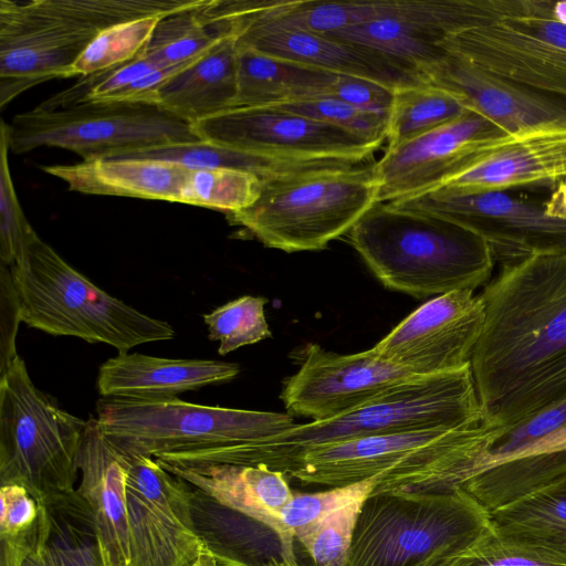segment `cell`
Returning <instances> with one entry per match:
<instances>
[{
    "label": "cell",
    "instance_id": "6da1fadb",
    "mask_svg": "<svg viewBox=\"0 0 566 566\" xmlns=\"http://www.w3.org/2000/svg\"><path fill=\"white\" fill-rule=\"evenodd\" d=\"M480 295L470 367L483 421L509 429L566 399V252L501 266Z\"/></svg>",
    "mask_w": 566,
    "mask_h": 566
},
{
    "label": "cell",
    "instance_id": "7a4b0ae2",
    "mask_svg": "<svg viewBox=\"0 0 566 566\" xmlns=\"http://www.w3.org/2000/svg\"><path fill=\"white\" fill-rule=\"evenodd\" d=\"M492 430L483 421L471 428L395 432L319 446L295 458L283 473L329 488L373 479V493L450 490L483 467Z\"/></svg>",
    "mask_w": 566,
    "mask_h": 566
},
{
    "label": "cell",
    "instance_id": "3957f363",
    "mask_svg": "<svg viewBox=\"0 0 566 566\" xmlns=\"http://www.w3.org/2000/svg\"><path fill=\"white\" fill-rule=\"evenodd\" d=\"M378 281L415 297L474 291L491 280L494 260L471 231L439 217L373 206L347 233Z\"/></svg>",
    "mask_w": 566,
    "mask_h": 566
},
{
    "label": "cell",
    "instance_id": "277c9868",
    "mask_svg": "<svg viewBox=\"0 0 566 566\" xmlns=\"http://www.w3.org/2000/svg\"><path fill=\"white\" fill-rule=\"evenodd\" d=\"M483 422L471 367L412 376L337 417L293 426L265 440L238 447L230 464H264L283 472L315 447L395 432L463 429Z\"/></svg>",
    "mask_w": 566,
    "mask_h": 566
},
{
    "label": "cell",
    "instance_id": "5b68a950",
    "mask_svg": "<svg viewBox=\"0 0 566 566\" xmlns=\"http://www.w3.org/2000/svg\"><path fill=\"white\" fill-rule=\"evenodd\" d=\"M202 3L203 0H1V107L39 83L71 77L75 61L104 30Z\"/></svg>",
    "mask_w": 566,
    "mask_h": 566
},
{
    "label": "cell",
    "instance_id": "8992f818",
    "mask_svg": "<svg viewBox=\"0 0 566 566\" xmlns=\"http://www.w3.org/2000/svg\"><path fill=\"white\" fill-rule=\"evenodd\" d=\"M95 418L117 448L167 464H220L234 448L295 426L287 412L206 406L179 398H101Z\"/></svg>",
    "mask_w": 566,
    "mask_h": 566
},
{
    "label": "cell",
    "instance_id": "52a82bcc",
    "mask_svg": "<svg viewBox=\"0 0 566 566\" xmlns=\"http://www.w3.org/2000/svg\"><path fill=\"white\" fill-rule=\"evenodd\" d=\"M493 533L491 512L461 486L373 493L361 504L348 566H446Z\"/></svg>",
    "mask_w": 566,
    "mask_h": 566
},
{
    "label": "cell",
    "instance_id": "ba28073f",
    "mask_svg": "<svg viewBox=\"0 0 566 566\" xmlns=\"http://www.w3.org/2000/svg\"><path fill=\"white\" fill-rule=\"evenodd\" d=\"M21 321L54 336L104 343L118 353L175 337L172 326L109 295L35 233L11 266Z\"/></svg>",
    "mask_w": 566,
    "mask_h": 566
},
{
    "label": "cell",
    "instance_id": "9c48e42d",
    "mask_svg": "<svg viewBox=\"0 0 566 566\" xmlns=\"http://www.w3.org/2000/svg\"><path fill=\"white\" fill-rule=\"evenodd\" d=\"M377 195L373 165L315 168L263 179L256 200L228 219L268 248L319 251L347 234Z\"/></svg>",
    "mask_w": 566,
    "mask_h": 566
},
{
    "label": "cell",
    "instance_id": "30bf717a",
    "mask_svg": "<svg viewBox=\"0 0 566 566\" xmlns=\"http://www.w3.org/2000/svg\"><path fill=\"white\" fill-rule=\"evenodd\" d=\"M86 423L41 391L18 355L0 373V485L20 484L40 503L75 492Z\"/></svg>",
    "mask_w": 566,
    "mask_h": 566
},
{
    "label": "cell",
    "instance_id": "8fae6325",
    "mask_svg": "<svg viewBox=\"0 0 566 566\" xmlns=\"http://www.w3.org/2000/svg\"><path fill=\"white\" fill-rule=\"evenodd\" d=\"M1 124L14 154L59 147L84 161L200 139L192 125L145 102L90 101L56 109L35 106Z\"/></svg>",
    "mask_w": 566,
    "mask_h": 566
},
{
    "label": "cell",
    "instance_id": "7c38bea8",
    "mask_svg": "<svg viewBox=\"0 0 566 566\" xmlns=\"http://www.w3.org/2000/svg\"><path fill=\"white\" fill-rule=\"evenodd\" d=\"M117 449L127 472L128 566H190L210 551L195 520L193 488L156 459Z\"/></svg>",
    "mask_w": 566,
    "mask_h": 566
},
{
    "label": "cell",
    "instance_id": "4fadbf2b",
    "mask_svg": "<svg viewBox=\"0 0 566 566\" xmlns=\"http://www.w3.org/2000/svg\"><path fill=\"white\" fill-rule=\"evenodd\" d=\"M429 213L480 237L501 266L566 252V220L549 217L544 201L509 191L459 193L442 188L387 202Z\"/></svg>",
    "mask_w": 566,
    "mask_h": 566
},
{
    "label": "cell",
    "instance_id": "5bb4252c",
    "mask_svg": "<svg viewBox=\"0 0 566 566\" xmlns=\"http://www.w3.org/2000/svg\"><path fill=\"white\" fill-rule=\"evenodd\" d=\"M439 45L495 76L566 97V23L502 17L453 32Z\"/></svg>",
    "mask_w": 566,
    "mask_h": 566
},
{
    "label": "cell",
    "instance_id": "9a60e30c",
    "mask_svg": "<svg viewBox=\"0 0 566 566\" xmlns=\"http://www.w3.org/2000/svg\"><path fill=\"white\" fill-rule=\"evenodd\" d=\"M192 127L202 140L296 161L357 165L381 146L344 128L270 106L233 107Z\"/></svg>",
    "mask_w": 566,
    "mask_h": 566
},
{
    "label": "cell",
    "instance_id": "2e32d148",
    "mask_svg": "<svg viewBox=\"0 0 566 566\" xmlns=\"http://www.w3.org/2000/svg\"><path fill=\"white\" fill-rule=\"evenodd\" d=\"M484 317L480 294L453 291L420 305L371 349L413 375L461 369L470 365Z\"/></svg>",
    "mask_w": 566,
    "mask_h": 566
},
{
    "label": "cell",
    "instance_id": "e0dca14e",
    "mask_svg": "<svg viewBox=\"0 0 566 566\" xmlns=\"http://www.w3.org/2000/svg\"><path fill=\"white\" fill-rule=\"evenodd\" d=\"M222 20L231 23L239 46L265 55L370 80L394 91L427 83L422 74L377 50L258 19L247 12L244 0L224 1Z\"/></svg>",
    "mask_w": 566,
    "mask_h": 566
},
{
    "label": "cell",
    "instance_id": "ac0fdd59",
    "mask_svg": "<svg viewBox=\"0 0 566 566\" xmlns=\"http://www.w3.org/2000/svg\"><path fill=\"white\" fill-rule=\"evenodd\" d=\"M297 358L300 367L283 381L280 399L287 413L312 421L343 415L416 376L380 358L371 348L336 354L308 344Z\"/></svg>",
    "mask_w": 566,
    "mask_h": 566
},
{
    "label": "cell",
    "instance_id": "d6986e66",
    "mask_svg": "<svg viewBox=\"0 0 566 566\" xmlns=\"http://www.w3.org/2000/svg\"><path fill=\"white\" fill-rule=\"evenodd\" d=\"M469 109L457 119L397 147L373 165L378 202L411 198L441 187L484 147L509 137Z\"/></svg>",
    "mask_w": 566,
    "mask_h": 566
},
{
    "label": "cell",
    "instance_id": "ffe728a7",
    "mask_svg": "<svg viewBox=\"0 0 566 566\" xmlns=\"http://www.w3.org/2000/svg\"><path fill=\"white\" fill-rule=\"evenodd\" d=\"M422 74L428 83L453 93L510 136L566 127L565 96L495 76L450 54Z\"/></svg>",
    "mask_w": 566,
    "mask_h": 566
},
{
    "label": "cell",
    "instance_id": "44dd1931",
    "mask_svg": "<svg viewBox=\"0 0 566 566\" xmlns=\"http://www.w3.org/2000/svg\"><path fill=\"white\" fill-rule=\"evenodd\" d=\"M565 180L566 127H558L509 136L484 147L439 188L478 193L524 187L554 188Z\"/></svg>",
    "mask_w": 566,
    "mask_h": 566
},
{
    "label": "cell",
    "instance_id": "7402d4cb",
    "mask_svg": "<svg viewBox=\"0 0 566 566\" xmlns=\"http://www.w3.org/2000/svg\"><path fill=\"white\" fill-rule=\"evenodd\" d=\"M159 463L214 504L272 530L296 557L295 538L280 518L281 510L294 495L283 472L264 464Z\"/></svg>",
    "mask_w": 566,
    "mask_h": 566
},
{
    "label": "cell",
    "instance_id": "603a6c76",
    "mask_svg": "<svg viewBox=\"0 0 566 566\" xmlns=\"http://www.w3.org/2000/svg\"><path fill=\"white\" fill-rule=\"evenodd\" d=\"M77 467L76 491L91 511L104 566H128L126 464L95 417L87 420Z\"/></svg>",
    "mask_w": 566,
    "mask_h": 566
},
{
    "label": "cell",
    "instance_id": "cb8c5ba5",
    "mask_svg": "<svg viewBox=\"0 0 566 566\" xmlns=\"http://www.w3.org/2000/svg\"><path fill=\"white\" fill-rule=\"evenodd\" d=\"M239 373L238 364L221 360L118 353L99 367L97 389L102 398L169 399L188 390L231 381Z\"/></svg>",
    "mask_w": 566,
    "mask_h": 566
},
{
    "label": "cell",
    "instance_id": "d4e9b609",
    "mask_svg": "<svg viewBox=\"0 0 566 566\" xmlns=\"http://www.w3.org/2000/svg\"><path fill=\"white\" fill-rule=\"evenodd\" d=\"M41 168L72 191L179 203L190 172L178 164L149 159H96Z\"/></svg>",
    "mask_w": 566,
    "mask_h": 566
},
{
    "label": "cell",
    "instance_id": "484cf974",
    "mask_svg": "<svg viewBox=\"0 0 566 566\" xmlns=\"http://www.w3.org/2000/svg\"><path fill=\"white\" fill-rule=\"evenodd\" d=\"M238 91V48L234 34L169 78L155 103L193 125L233 107Z\"/></svg>",
    "mask_w": 566,
    "mask_h": 566
},
{
    "label": "cell",
    "instance_id": "4316f807",
    "mask_svg": "<svg viewBox=\"0 0 566 566\" xmlns=\"http://www.w3.org/2000/svg\"><path fill=\"white\" fill-rule=\"evenodd\" d=\"M428 10L429 0H401L400 8L394 15L327 35L377 50L422 74L447 55L439 45L443 34L428 21Z\"/></svg>",
    "mask_w": 566,
    "mask_h": 566
},
{
    "label": "cell",
    "instance_id": "83f0119b",
    "mask_svg": "<svg viewBox=\"0 0 566 566\" xmlns=\"http://www.w3.org/2000/svg\"><path fill=\"white\" fill-rule=\"evenodd\" d=\"M237 48L238 91L233 107L328 97L338 77V74L265 55L238 44Z\"/></svg>",
    "mask_w": 566,
    "mask_h": 566
},
{
    "label": "cell",
    "instance_id": "f1b7e54d",
    "mask_svg": "<svg viewBox=\"0 0 566 566\" xmlns=\"http://www.w3.org/2000/svg\"><path fill=\"white\" fill-rule=\"evenodd\" d=\"M504 542L566 563V480L491 512Z\"/></svg>",
    "mask_w": 566,
    "mask_h": 566
},
{
    "label": "cell",
    "instance_id": "f546056e",
    "mask_svg": "<svg viewBox=\"0 0 566 566\" xmlns=\"http://www.w3.org/2000/svg\"><path fill=\"white\" fill-rule=\"evenodd\" d=\"M566 480V449H535L491 463L461 488L489 512Z\"/></svg>",
    "mask_w": 566,
    "mask_h": 566
},
{
    "label": "cell",
    "instance_id": "4dcf8cb0",
    "mask_svg": "<svg viewBox=\"0 0 566 566\" xmlns=\"http://www.w3.org/2000/svg\"><path fill=\"white\" fill-rule=\"evenodd\" d=\"M104 159H149L178 164L191 170L234 169L268 179L315 168L347 165L339 161H296L260 156L207 140L161 145Z\"/></svg>",
    "mask_w": 566,
    "mask_h": 566
},
{
    "label": "cell",
    "instance_id": "1f68e13d",
    "mask_svg": "<svg viewBox=\"0 0 566 566\" xmlns=\"http://www.w3.org/2000/svg\"><path fill=\"white\" fill-rule=\"evenodd\" d=\"M42 504L48 566H104L91 511L77 491Z\"/></svg>",
    "mask_w": 566,
    "mask_h": 566
},
{
    "label": "cell",
    "instance_id": "d6a6232c",
    "mask_svg": "<svg viewBox=\"0 0 566 566\" xmlns=\"http://www.w3.org/2000/svg\"><path fill=\"white\" fill-rule=\"evenodd\" d=\"M468 111L457 95L428 82L396 90L388 114L387 148L420 137Z\"/></svg>",
    "mask_w": 566,
    "mask_h": 566
},
{
    "label": "cell",
    "instance_id": "836d02e7",
    "mask_svg": "<svg viewBox=\"0 0 566 566\" xmlns=\"http://www.w3.org/2000/svg\"><path fill=\"white\" fill-rule=\"evenodd\" d=\"M201 6L163 17L144 54L165 65H175L202 55L222 38L232 34L229 22H205L199 14Z\"/></svg>",
    "mask_w": 566,
    "mask_h": 566
},
{
    "label": "cell",
    "instance_id": "e575fe53",
    "mask_svg": "<svg viewBox=\"0 0 566 566\" xmlns=\"http://www.w3.org/2000/svg\"><path fill=\"white\" fill-rule=\"evenodd\" d=\"M262 180L254 174L234 169H190L181 203L230 214L256 200Z\"/></svg>",
    "mask_w": 566,
    "mask_h": 566
},
{
    "label": "cell",
    "instance_id": "d590c367",
    "mask_svg": "<svg viewBox=\"0 0 566 566\" xmlns=\"http://www.w3.org/2000/svg\"><path fill=\"white\" fill-rule=\"evenodd\" d=\"M163 17L130 20L104 30L75 61L70 75L84 76L133 60L145 50Z\"/></svg>",
    "mask_w": 566,
    "mask_h": 566
},
{
    "label": "cell",
    "instance_id": "8d00e7d4",
    "mask_svg": "<svg viewBox=\"0 0 566 566\" xmlns=\"http://www.w3.org/2000/svg\"><path fill=\"white\" fill-rule=\"evenodd\" d=\"M266 303L263 296L244 295L202 316L209 339L219 342L220 355L272 336L264 313Z\"/></svg>",
    "mask_w": 566,
    "mask_h": 566
},
{
    "label": "cell",
    "instance_id": "74e56055",
    "mask_svg": "<svg viewBox=\"0 0 566 566\" xmlns=\"http://www.w3.org/2000/svg\"><path fill=\"white\" fill-rule=\"evenodd\" d=\"M363 503L348 504L294 535L315 566H348L354 530Z\"/></svg>",
    "mask_w": 566,
    "mask_h": 566
},
{
    "label": "cell",
    "instance_id": "f35d334b",
    "mask_svg": "<svg viewBox=\"0 0 566 566\" xmlns=\"http://www.w3.org/2000/svg\"><path fill=\"white\" fill-rule=\"evenodd\" d=\"M268 106L344 128L375 143L382 144L387 137L388 114L364 111L333 97L296 99Z\"/></svg>",
    "mask_w": 566,
    "mask_h": 566
},
{
    "label": "cell",
    "instance_id": "ab89813d",
    "mask_svg": "<svg viewBox=\"0 0 566 566\" xmlns=\"http://www.w3.org/2000/svg\"><path fill=\"white\" fill-rule=\"evenodd\" d=\"M373 479L333 486L314 493H297L281 510L283 525L293 534L313 525L331 513L355 502L365 501L375 490Z\"/></svg>",
    "mask_w": 566,
    "mask_h": 566
},
{
    "label": "cell",
    "instance_id": "60d3db41",
    "mask_svg": "<svg viewBox=\"0 0 566 566\" xmlns=\"http://www.w3.org/2000/svg\"><path fill=\"white\" fill-rule=\"evenodd\" d=\"M0 133V265L12 266L36 232L27 220L15 193L2 124Z\"/></svg>",
    "mask_w": 566,
    "mask_h": 566
},
{
    "label": "cell",
    "instance_id": "b9f144b4",
    "mask_svg": "<svg viewBox=\"0 0 566 566\" xmlns=\"http://www.w3.org/2000/svg\"><path fill=\"white\" fill-rule=\"evenodd\" d=\"M563 429H566V399L517 426L494 428L483 467L520 454Z\"/></svg>",
    "mask_w": 566,
    "mask_h": 566
},
{
    "label": "cell",
    "instance_id": "7bdbcfd3",
    "mask_svg": "<svg viewBox=\"0 0 566 566\" xmlns=\"http://www.w3.org/2000/svg\"><path fill=\"white\" fill-rule=\"evenodd\" d=\"M446 566H566V563L504 542L493 533Z\"/></svg>",
    "mask_w": 566,
    "mask_h": 566
},
{
    "label": "cell",
    "instance_id": "ee69618b",
    "mask_svg": "<svg viewBox=\"0 0 566 566\" xmlns=\"http://www.w3.org/2000/svg\"><path fill=\"white\" fill-rule=\"evenodd\" d=\"M0 536H18L32 530L41 514V504L22 485H0Z\"/></svg>",
    "mask_w": 566,
    "mask_h": 566
},
{
    "label": "cell",
    "instance_id": "f6af8a7d",
    "mask_svg": "<svg viewBox=\"0 0 566 566\" xmlns=\"http://www.w3.org/2000/svg\"><path fill=\"white\" fill-rule=\"evenodd\" d=\"M21 306L11 266L0 265V373L18 356L15 338Z\"/></svg>",
    "mask_w": 566,
    "mask_h": 566
},
{
    "label": "cell",
    "instance_id": "bcb514c9",
    "mask_svg": "<svg viewBox=\"0 0 566 566\" xmlns=\"http://www.w3.org/2000/svg\"><path fill=\"white\" fill-rule=\"evenodd\" d=\"M395 91L370 80L338 75L328 97L357 108L389 114Z\"/></svg>",
    "mask_w": 566,
    "mask_h": 566
},
{
    "label": "cell",
    "instance_id": "7dc6e473",
    "mask_svg": "<svg viewBox=\"0 0 566 566\" xmlns=\"http://www.w3.org/2000/svg\"><path fill=\"white\" fill-rule=\"evenodd\" d=\"M46 511L41 503L38 523L18 536H0V566H48L44 558Z\"/></svg>",
    "mask_w": 566,
    "mask_h": 566
},
{
    "label": "cell",
    "instance_id": "c3c4849f",
    "mask_svg": "<svg viewBox=\"0 0 566 566\" xmlns=\"http://www.w3.org/2000/svg\"><path fill=\"white\" fill-rule=\"evenodd\" d=\"M165 66L168 65L145 55L143 51L133 60L112 67L105 80L94 88L85 102L101 101L112 93Z\"/></svg>",
    "mask_w": 566,
    "mask_h": 566
},
{
    "label": "cell",
    "instance_id": "681fc988",
    "mask_svg": "<svg viewBox=\"0 0 566 566\" xmlns=\"http://www.w3.org/2000/svg\"><path fill=\"white\" fill-rule=\"evenodd\" d=\"M544 209L549 217L566 220V180L554 187L549 198L544 201Z\"/></svg>",
    "mask_w": 566,
    "mask_h": 566
},
{
    "label": "cell",
    "instance_id": "f907efd6",
    "mask_svg": "<svg viewBox=\"0 0 566 566\" xmlns=\"http://www.w3.org/2000/svg\"><path fill=\"white\" fill-rule=\"evenodd\" d=\"M532 449H566V429L544 439L531 447Z\"/></svg>",
    "mask_w": 566,
    "mask_h": 566
},
{
    "label": "cell",
    "instance_id": "816d5d0a",
    "mask_svg": "<svg viewBox=\"0 0 566 566\" xmlns=\"http://www.w3.org/2000/svg\"><path fill=\"white\" fill-rule=\"evenodd\" d=\"M549 17L562 23H566V1H551Z\"/></svg>",
    "mask_w": 566,
    "mask_h": 566
},
{
    "label": "cell",
    "instance_id": "f5cc1de1",
    "mask_svg": "<svg viewBox=\"0 0 566 566\" xmlns=\"http://www.w3.org/2000/svg\"><path fill=\"white\" fill-rule=\"evenodd\" d=\"M190 566H220L216 555L208 551L201 554Z\"/></svg>",
    "mask_w": 566,
    "mask_h": 566
}]
</instances>
